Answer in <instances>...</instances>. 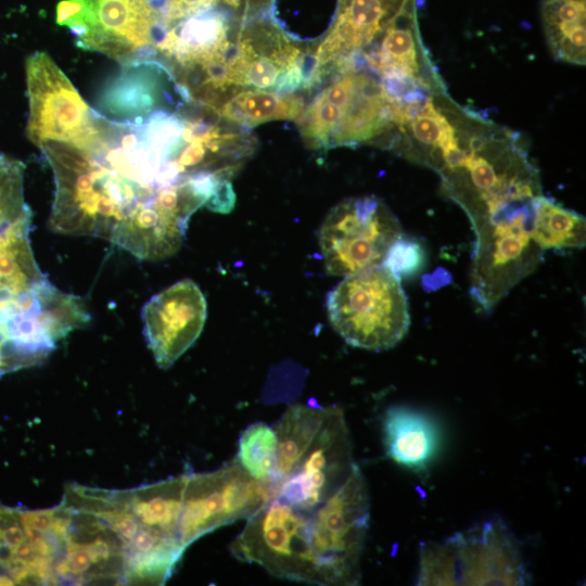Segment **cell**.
<instances>
[{"mask_svg":"<svg viewBox=\"0 0 586 586\" xmlns=\"http://www.w3.org/2000/svg\"><path fill=\"white\" fill-rule=\"evenodd\" d=\"M424 166L438 174L443 193L464 211L474 231L543 194L522 135L453 99Z\"/></svg>","mask_w":586,"mask_h":586,"instance_id":"obj_1","label":"cell"},{"mask_svg":"<svg viewBox=\"0 0 586 586\" xmlns=\"http://www.w3.org/2000/svg\"><path fill=\"white\" fill-rule=\"evenodd\" d=\"M187 474L129 489L95 488L94 513L119 539L127 585H162L186 550L180 537Z\"/></svg>","mask_w":586,"mask_h":586,"instance_id":"obj_2","label":"cell"},{"mask_svg":"<svg viewBox=\"0 0 586 586\" xmlns=\"http://www.w3.org/2000/svg\"><path fill=\"white\" fill-rule=\"evenodd\" d=\"M326 79L328 81L296 118L306 145L313 150L361 144L388 149L399 103L381 79L356 63Z\"/></svg>","mask_w":586,"mask_h":586,"instance_id":"obj_3","label":"cell"},{"mask_svg":"<svg viewBox=\"0 0 586 586\" xmlns=\"http://www.w3.org/2000/svg\"><path fill=\"white\" fill-rule=\"evenodd\" d=\"M295 512L304 523L310 584H358L370 519L368 487L358 466L355 464L343 484L311 512Z\"/></svg>","mask_w":586,"mask_h":586,"instance_id":"obj_4","label":"cell"},{"mask_svg":"<svg viewBox=\"0 0 586 586\" xmlns=\"http://www.w3.org/2000/svg\"><path fill=\"white\" fill-rule=\"evenodd\" d=\"M166 0H62L56 23L76 44L124 67L152 62L164 35Z\"/></svg>","mask_w":586,"mask_h":586,"instance_id":"obj_5","label":"cell"},{"mask_svg":"<svg viewBox=\"0 0 586 586\" xmlns=\"http://www.w3.org/2000/svg\"><path fill=\"white\" fill-rule=\"evenodd\" d=\"M418 585H524L519 545L500 520L421 545Z\"/></svg>","mask_w":586,"mask_h":586,"instance_id":"obj_6","label":"cell"},{"mask_svg":"<svg viewBox=\"0 0 586 586\" xmlns=\"http://www.w3.org/2000/svg\"><path fill=\"white\" fill-rule=\"evenodd\" d=\"M327 308L349 345L370 351L395 346L410 324L400 279L383 265L345 276L328 294Z\"/></svg>","mask_w":586,"mask_h":586,"instance_id":"obj_7","label":"cell"},{"mask_svg":"<svg viewBox=\"0 0 586 586\" xmlns=\"http://www.w3.org/2000/svg\"><path fill=\"white\" fill-rule=\"evenodd\" d=\"M72 510L0 505V585H64Z\"/></svg>","mask_w":586,"mask_h":586,"instance_id":"obj_8","label":"cell"},{"mask_svg":"<svg viewBox=\"0 0 586 586\" xmlns=\"http://www.w3.org/2000/svg\"><path fill=\"white\" fill-rule=\"evenodd\" d=\"M311 55L291 40L273 22L255 20L235 35L230 55L214 95L213 109L229 92L260 89L295 92L307 87Z\"/></svg>","mask_w":586,"mask_h":586,"instance_id":"obj_9","label":"cell"},{"mask_svg":"<svg viewBox=\"0 0 586 586\" xmlns=\"http://www.w3.org/2000/svg\"><path fill=\"white\" fill-rule=\"evenodd\" d=\"M402 235L398 219L382 199H346L331 208L319 230L326 269L332 276H348L380 266Z\"/></svg>","mask_w":586,"mask_h":586,"instance_id":"obj_10","label":"cell"},{"mask_svg":"<svg viewBox=\"0 0 586 586\" xmlns=\"http://www.w3.org/2000/svg\"><path fill=\"white\" fill-rule=\"evenodd\" d=\"M25 69L29 140L40 149L88 137L99 113L89 107L55 62L44 52H35L27 58Z\"/></svg>","mask_w":586,"mask_h":586,"instance_id":"obj_11","label":"cell"},{"mask_svg":"<svg viewBox=\"0 0 586 586\" xmlns=\"http://www.w3.org/2000/svg\"><path fill=\"white\" fill-rule=\"evenodd\" d=\"M269 497L268 482L250 476L233 460L215 471L187 474L180 537L187 549L203 535L247 519Z\"/></svg>","mask_w":586,"mask_h":586,"instance_id":"obj_12","label":"cell"},{"mask_svg":"<svg viewBox=\"0 0 586 586\" xmlns=\"http://www.w3.org/2000/svg\"><path fill=\"white\" fill-rule=\"evenodd\" d=\"M417 13L418 4L408 8L357 60L398 103L447 92L423 44Z\"/></svg>","mask_w":586,"mask_h":586,"instance_id":"obj_13","label":"cell"},{"mask_svg":"<svg viewBox=\"0 0 586 586\" xmlns=\"http://www.w3.org/2000/svg\"><path fill=\"white\" fill-rule=\"evenodd\" d=\"M418 0H337L333 22L311 53L306 89L346 67Z\"/></svg>","mask_w":586,"mask_h":586,"instance_id":"obj_14","label":"cell"},{"mask_svg":"<svg viewBox=\"0 0 586 586\" xmlns=\"http://www.w3.org/2000/svg\"><path fill=\"white\" fill-rule=\"evenodd\" d=\"M206 300L195 282L183 279L143 306V332L158 367L169 368L200 336Z\"/></svg>","mask_w":586,"mask_h":586,"instance_id":"obj_15","label":"cell"},{"mask_svg":"<svg viewBox=\"0 0 586 586\" xmlns=\"http://www.w3.org/2000/svg\"><path fill=\"white\" fill-rule=\"evenodd\" d=\"M382 425L386 454L395 462L423 469L434 457L440 433L426 415L406 407H392L386 410Z\"/></svg>","mask_w":586,"mask_h":586,"instance_id":"obj_16","label":"cell"},{"mask_svg":"<svg viewBox=\"0 0 586 586\" xmlns=\"http://www.w3.org/2000/svg\"><path fill=\"white\" fill-rule=\"evenodd\" d=\"M296 92L260 89H239L225 95L213 109L222 119L240 127L296 119L305 107Z\"/></svg>","mask_w":586,"mask_h":586,"instance_id":"obj_17","label":"cell"},{"mask_svg":"<svg viewBox=\"0 0 586 586\" xmlns=\"http://www.w3.org/2000/svg\"><path fill=\"white\" fill-rule=\"evenodd\" d=\"M540 17L552 56L585 65V0H540Z\"/></svg>","mask_w":586,"mask_h":586,"instance_id":"obj_18","label":"cell"},{"mask_svg":"<svg viewBox=\"0 0 586 586\" xmlns=\"http://www.w3.org/2000/svg\"><path fill=\"white\" fill-rule=\"evenodd\" d=\"M532 238L543 251L582 247L586 240L585 217L544 194L533 200Z\"/></svg>","mask_w":586,"mask_h":586,"instance_id":"obj_19","label":"cell"},{"mask_svg":"<svg viewBox=\"0 0 586 586\" xmlns=\"http://www.w3.org/2000/svg\"><path fill=\"white\" fill-rule=\"evenodd\" d=\"M277 444L275 428L253 423L240 436L235 461L253 479L268 482L276 467Z\"/></svg>","mask_w":586,"mask_h":586,"instance_id":"obj_20","label":"cell"},{"mask_svg":"<svg viewBox=\"0 0 586 586\" xmlns=\"http://www.w3.org/2000/svg\"><path fill=\"white\" fill-rule=\"evenodd\" d=\"M24 164L0 154V233L30 217L24 199Z\"/></svg>","mask_w":586,"mask_h":586,"instance_id":"obj_21","label":"cell"},{"mask_svg":"<svg viewBox=\"0 0 586 586\" xmlns=\"http://www.w3.org/2000/svg\"><path fill=\"white\" fill-rule=\"evenodd\" d=\"M423 264L424 250L422 245L417 240L403 235L391 245L382 263L399 279L412 276L421 269Z\"/></svg>","mask_w":586,"mask_h":586,"instance_id":"obj_22","label":"cell"},{"mask_svg":"<svg viewBox=\"0 0 586 586\" xmlns=\"http://www.w3.org/2000/svg\"><path fill=\"white\" fill-rule=\"evenodd\" d=\"M224 0H166L164 12V34L184 18L214 8Z\"/></svg>","mask_w":586,"mask_h":586,"instance_id":"obj_23","label":"cell"},{"mask_svg":"<svg viewBox=\"0 0 586 586\" xmlns=\"http://www.w3.org/2000/svg\"><path fill=\"white\" fill-rule=\"evenodd\" d=\"M27 367L29 365L22 355L0 346V377Z\"/></svg>","mask_w":586,"mask_h":586,"instance_id":"obj_24","label":"cell"}]
</instances>
